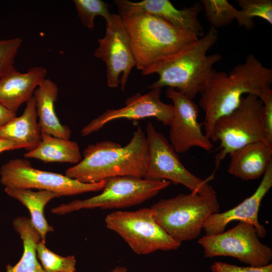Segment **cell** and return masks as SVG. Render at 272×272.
Wrapping results in <instances>:
<instances>
[{
	"instance_id": "1",
	"label": "cell",
	"mask_w": 272,
	"mask_h": 272,
	"mask_svg": "<svg viewBox=\"0 0 272 272\" xmlns=\"http://www.w3.org/2000/svg\"><path fill=\"white\" fill-rule=\"evenodd\" d=\"M272 84V69L265 66L252 54L229 73L216 70L208 80L200 93L199 104L205 113L202 125L210 139L216 121L239 106L245 94L259 97L262 90Z\"/></svg>"
},
{
	"instance_id": "2",
	"label": "cell",
	"mask_w": 272,
	"mask_h": 272,
	"mask_svg": "<svg viewBox=\"0 0 272 272\" xmlns=\"http://www.w3.org/2000/svg\"><path fill=\"white\" fill-rule=\"evenodd\" d=\"M147 158L146 135L138 126L124 146L110 141L89 145L83 152V159L68 168L65 175L85 183L119 176L144 178Z\"/></svg>"
},
{
	"instance_id": "3",
	"label": "cell",
	"mask_w": 272,
	"mask_h": 272,
	"mask_svg": "<svg viewBox=\"0 0 272 272\" xmlns=\"http://www.w3.org/2000/svg\"><path fill=\"white\" fill-rule=\"evenodd\" d=\"M218 39L217 29L211 27L200 38L142 73L143 75L157 74L159 76L158 80L149 88H173L193 100L200 94L215 71L214 64L222 59L219 53L207 54Z\"/></svg>"
},
{
	"instance_id": "4",
	"label": "cell",
	"mask_w": 272,
	"mask_h": 272,
	"mask_svg": "<svg viewBox=\"0 0 272 272\" xmlns=\"http://www.w3.org/2000/svg\"><path fill=\"white\" fill-rule=\"evenodd\" d=\"M118 12L129 37L135 67L142 73L198 38L157 16L131 9H118Z\"/></svg>"
},
{
	"instance_id": "5",
	"label": "cell",
	"mask_w": 272,
	"mask_h": 272,
	"mask_svg": "<svg viewBox=\"0 0 272 272\" xmlns=\"http://www.w3.org/2000/svg\"><path fill=\"white\" fill-rule=\"evenodd\" d=\"M150 208L159 225L181 244L199 236L208 217L219 212L220 204L216 194L191 192L160 199Z\"/></svg>"
},
{
	"instance_id": "6",
	"label": "cell",
	"mask_w": 272,
	"mask_h": 272,
	"mask_svg": "<svg viewBox=\"0 0 272 272\" xmlns=\"http://www.w3.org/2000/svg\"><path fill=\"white\" fill-rule=\"evenodd\" d=\"M262 110L261 100L248 94L241 98L237 108L216 121L210 138L213 142H220L215 156L216 169L230 152L251 143L266 142Z\"/></svg>"
},
{
	"instance_id": "7",
	"label": "cell",
	"mask_w": 272,
	"mask_h": 272,
	"mask_svg": "<svg viewBox=\"0 0 272 272\" xmlns=\"http://www.w3.org/2000/svg\"><path fill=\"white\" fill-rule=\"evenodd\" d=\"M171 184L165 180H152L135 176H119L106 180L102 192L85 199H77L51 209L52 214L63 215L82 209H119L141 204Z\"/></svg>"
},
{
	"instance_id": "8",
	"label": "cell",
	"mask_w": 272,
	"mask_h": 272,
	"mask_svg": "<svg viewBox=\"0 0 272 272\" xmlns=\"http://www.w3.org/2000/svg\"><path fill=\"white\" fill-rule=\"evenodd\" d=\"M104 221L107 228L120 236L139 255L177 250L181 244L159 225L150 208L115 211L107 214Z\"/></svg>"
},
{
	"instance_id": "9",
	"label": "cell",
	"mask_w": 272,
	"mask_h": 272,
	"mask_svg": "<svg viewBox=\"0 0 272 272\" xmlns=\"http://www.w3.org/2000/svg\"><path fill=\"white\" fill-rule=\"evenodd\" d=\"M146 135L147 158L145 178L181 184L193 193L216 194L213 187L208 183L213 175L204 180L190 172L181 163L167 139L151 122L147 124Z\"/></svg>"
},
{
	"instance_id": "10",
	"label": "cell",
	"mask_w": 272,
	"mask_h": 272,
	"mask_svg": "<svg viewBox=\"0 0 272 272\" xmlns=\"http://www.w3.org/2000/svg\"><path fill=\"white\" fill-rule=\"evenodd\" d=\"M106 180L81 182L65 175L36 169L28 160L20 158L10 160L0 169V182L5 188L37 189L61 196L101 191Z\"/></svg>"
},
{
	"instance_id": "11",
	"label": "cell",
	"mask_w": 272,
	"mask_h": 272,
	"mask_svg": "<svg viewBox=\"0 0 272 272\" xmlns=\"http://www.w3.org/2000/svg\"><path fill=\"white\" fill-rule=\"evenodd\" d=\"M197 243L207 258L231 256L250 266H263L270 263L272 250L259 239L254 227L239 222L234 227L222 233L202 236Z\"/></svg>"
},
{
	"instance_id": "12",
	"label": "cell",
	"mask_w": 272,
	"mask_h": 272,
	"mask_svg": "<svg viewBox=\"0 0 272 272\" xmlns=\"http://www.w3.org/2000/svg\"><path fill=\"white\" fill-rule=\"evenodd\" d=\"M106 22L105 36L98 40L94 56L106 64L108 87L117 88L120 84L121 90L124 91L131 71L135 66L129 37L119 14H111Z\"/></svg>"
},
{
	"instance_id": "13",
	"label": "cell",
	"mask_w": 272,
	"mask_h": 272,
	"mask_svg": "<svg viewBox=\"0 0 272 272\" xmlns=\"http://www.w3.org/2000/svg\"><path fill=\"white\" fill-rule=\"evenodd\" d=\"M166 96L173 103L169 139L176 152L184 153L194 147L210 151L213 145L202 131L203 125L198 121L199 109L195 102L171 88H167Z\"/></svg>"
},
{
	"instance_id": "14",
	"label": "cell",
	"mask_w": 272,
	"mask_h": 272,
	"mask_svg": "<svg viewBox=\"0 0 272 272\" xmlns=\"http://www.w3.org/2000/svg\"><path fill=\"white\" fill-rule=\"evenodd\" d=\"M161 88H151L146 94L137 93L127 98L125 106L119 109H108L93 119L81 131V135L87 136L97 131L113 120L126 119L140 120L155 118L163 124L169 125L173 115V106L161 99Z\"/></svg>"
},
{
	"instance_id": "15",
	"label": "cell",
	"mask_w": 272,
	"mask_h": 272,
	"mask_svg": "<svg viewBox=\"0 0 272 272\" xmlns=\"http://www.w3.org/2000/svg\"><path fill=\"white\" fill-rule=\"evenodd\" d=\"M262 176L259 186L250 196L228 211L213 214L208 217L203 227L206 235L222 233L230 222L239 221L252 225L258 237L265 236L266 230L259 223L258 213L263 198L272 186V161Z\"/></svg>"
},
{
	"instance_id": "16",
	"label": "cell",
	"mask_w": 272,
	"mask_h": 272,
	"mask_svg": "<svg viewBox=\"0 0 272 272\" xmlns=\"http://www.w3.org/2000/svg\"><path fill=\"white\" fill-rule=\"evenodd\" d=\"M118 9L139 10L166 21L173 26L195 34L203 35V29L198 18L202 9L200 2L182 9H176L169 0H144L132 2L127 0L114 1Z\"/></svg>"
},
{
	"instance_id": "17",
	"label": "cell",
	"mask_w": 272,
	"mask_h": 272,
	"mask_svg": "<svg viewBox=\"0 0 272 272\" xmlns=\"http://www.w3.org/2000/svg\"><path fill=\"white\" fill-rule=\"evenodd\" d=\"M46 74V70L42 66L32 67L24 73L12 67L0 77V103L16 112L22 104L33 97Z\"/></svg>"
},
{
	"instance_id": "18",
	"label": "cell",
	"mask_w": 272,
	"mask_h": 272,
	"mask_svg": "<svg viewBox=\"0 0 272 272\" xmlns=\"http://www.w3.org/2000/svg\"><path fill=\"white\" fill-rule=\"evenodd\" d=\"M230 158L228 171L243 180L259 178L272 161V147L266 142L251 143L228 154Z\"/></svg>"
},
{
	"instance_id": "19",
	"label": "cell",
	"mask_w": 272,
	"mask_h": 272,
	"mask_svg": "<svg viewBox=\"0 0 272 272\" xmlns=\"http://www.w3.org/2000/svg\"><path fill=\"white\" fill-rule=\"evenodd\" d=\"M58 88L49 79H45L35 89L33 98L38 124L41 133L70 140L71 130L60 122L55 110V103L58 98Z\"/></svg>"
},
{
	"instance_id": "20",
	"label": "cell",
	"mask_w": 272,
	"mask_h": 272,
	"mask_svg": "<svg viewBox=\"0 0 272 272\" xmlns=\"http://www.w3.org/2000/svg\"><path fill=\"white\" fill-rule=\"evenodd\" d=\"M33 97L26 103L23 113L0 127V138L17 142L28 151L40 143L41 133L38 124Z\"/></svg>"
},
{
	"instance_id": "21",
	"label": "cell",
	"mask_w": 272,
	"mask_h": 272,
	"mask_svg": "<svg viewBox=\"0 0 272 272\" xmlns=\"http://www.w3.org/2000/svg\"><path fill=\"white\" fill-rule=\"evenodd\" d=\"M5 191L10 197L19 201L28 210L32 225L40 234L41 241L45 243L47 233L54 231V229L45 218V207L52 199L61 196L51 191H34L25 188H5Z\"/></svg>"
},
{
	"instance_id": "22",
	"label": "cell",
	"mask_w": 272,
	"mask_h": 272,
	"mask_svg": "<svg viewBox=\"0 0 272 272\" xmlns=\"http://www.w3.org/2000/svg\"><path fill=\"white\" fill-rule=\"evenodd\" d=\"M12 224L22 240L23 252L16 264L7 265L6 272H45L38 261L36 252V245L41 241V236L30 219L17 217L14 219Z\"/></svg>"
},
{
	"instance_id": "23",
	"label": "cell",
	"mask_w": 272,
	"mask_h": 272,
	"mask_svg": "<svg viewBox=\"0 0 272 272\" xmlns=\"http://www.w3.org/2000/svg\"><path fill=\"white\" fill-rule=\"evenodd\" d=\"M41 141L34 150L28 151L24 157L33 158L45 163L64 162L77 164L82 159L77 142L41 133Z\"/></svg>"
},
{
	"instance_id": "24",
	"label": "cell",
	"mask_w": 272,
	"mask_h": 272,
	"mask_svg": "<svg viewBox=\"0 0 272 272\" xmlns=\"http://www.w3.org/2000/svg\"><path fill=\"white\" fill-rule=\"evenodd\" d=\"M200 3L211 27L216 29L226 26L236 20L239 26L248 30L254 27L253 19L243 15L227 0H201Z\"/></svg>"
},
{
	"instance_id": "25",
	"label": "cell",
	"mask_w": 272,
	"mask_h": 272,
	"mask_svg": "<svg viewBox=\"0 0 272 272\" xmlns=\"http://www.w3.org/2000/svg\"><path fill=\"white\" fill-rule=\"evenodd\" d=\"M36 248L37 258L45 272H76L75 256L58 255L49 249L41 241L37 244Z\"/></svg>"
},
{
	"instance_id": "26",
	"label": "cell",
	"mask_w": 272,
	"mask_h": 272,
	"mask_svg": "<svg viewBox=\"0 0 272 272\" xmlns=\"http://www.w3.org/2000/svg\"><path fill=\"white\" fill-rule=\"evenodd\" d=\"M78 16L85 27H94V18L98 16L103 17L106 21L110 18L109 5L101 0H74Z\"/></svg>"
},
{
	"instance_id": "27",
	"label": "cell",
	"mask_w": 272,
	"mask_h": 272,
	"mask_svg": "<svg viewBox=\"0 0 272 272\" xmlns=\"http://www.w3.org/2000/svg\"><path fill=\"white\" fill-rule=\"evenodd\" d=\"M236 3L246 17H258L272 24L271 0H237Z\"/></svg>"
},
{
	"instance_id": "28",
	"label": "cell",
	"mask_w": 272,
	"mask_h": 272,
	"mask_svg": "<svg viewBox=\"0 0 272 272\" xmlns=\"http://www.w3.org/2000/svg\"><path fill=\"white\" fill-rule=\"evenodd\" d=\"M22 42L20 37L0 40V77L14 66L15 57Z\"/></svg>"
},
{
	"instance_id": "29",
	"label": "cell",
	"mask_w": 272,
	"mask_h": 272,
	"mask_svg": "<svg viewBox=\"0 0 272 272\" xmlns=\"http://www.w3.org/2000/svg\"><path fill=\"white\" fill-rule=\"evenodd\" d=\"M262 102V118L265 141L272 147V90L270 86L265 87L258 97Z\"/></svg>"
},
{
	"instance_id": "30",
	"label": "cell",
	"mask_w": 272,
	"mask_h": 272,
	"mask_svg": "<svg viewBox=\"0 0 272 272\" xmlns=\"http://www.w3.org/2000/svg\"><path fill=\"white\" fill-rule=\"evenodd\" d=\"M213 272H272L271 263L263 266H240L226 262L215 261L211 266Z\"/></svg>"
},
{
	"instance_id": "31",
	"label": "cell",
	"mask_w": 272,
	"mask_h": 272,
	"mask_svg": "<svg viewBox=\"0 0 272 272\" xmlns=\"http://www.w3.org/2000/svg\"><path fill=\"white\" fill-rule=\"evenodd\" d=\"M16 116V112L9 109L0 103V127L8 123Z\"/></svg>"
},
{
	"instance_id": "32",
	"label": "cell",
	"mask_w": 272,
	"mask_h": 272,
	"mask_svg": "<svg viewBox=\"0 0 272 272\" xmlns=\"http://www.w3.org/2000/svg\"><path fill=\"white\" fill-rule=\"evenodd\" d=\"M23 148L22 145L19 143L0 138V153L5 151Z\"/></svg>"
},
{
	"instance_id": "33",
	"label": "cell",
	"mask_w": 272,
	"mask_h": 272,
	"mask_svg": "<svg viewBox=\"0 0 272 272\" xmlns=\"http://www.w3.org/2000/svg\"><path fill=\"white\" fill-rule=\"evenodd\" d=\"M109 272H128L126 267L124 266L118 265L111 269Z\"/></svg>"
}]
</instances>
